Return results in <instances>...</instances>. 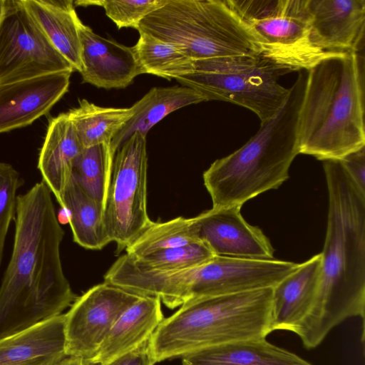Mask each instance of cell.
<instances>
[{
    "label": "cell",
    "instance_id": "obj_23",
    "mask_svg": "<svg viewBox=\"0 0 365 365\" xmlns=\"http://www.w3.org/2000/svg\"><path fill=\"white\" fill-rule=\"evenodd\" d=\"M68 214L73 241L88 250H101L109 242L104 207L91 198L71 178L61 205Z\"/></svg>",
    "mask_w": 365,
    "mask_h": 365
},
{
    "label": "cell",
    "instance_id": "obj_19",
    "mask_svg": "<svg viewBox=\"0 0 365 365\" xmlns=\"http://www.w3.org/2000/svg\"><path fill=\"white\" fill-rule=\"evenodd\" d=\"M83 149L67 113L52 118L39 153L38 168L43 181L61 205L74 161Z\"/></svg>",
    "mask_w": 365,
    "mask_h": 365
},
{
    "label": "cell",
    "instance_id": "obj_30",
    "mask_svg": "<svg viewBox=\"0 0 365 365\" xmlns=\"http://www.w3.org/2000/svg\"><path fill=\"white\" fill-rule=\"evenodd\" d=\"M20 185L17 170L9 163H0V265L8 230L16 215V193Z\"/></svg>",
    "mask_w": 365,
    "mask_h": 365
},
{
    "label": "cell",
    "instance_id": "obj_22",
    "mask_svg": "<svg viewBox=\"0 0 365 365\" xmlns=\"http://www.w3.org/2000/svg\"><path fill=\"white\" fill-rule=\"evenodd\" d=\"M203 96L186 86L152 88L131 108L133 115L118 132L110 143L113 153L135 133L145 135L148 130L166 115L182 107L205 102Z\"/></svg>",
    "mask_w": 365,
    "mask_h": 365
},
{
    "label": "cell",
    "instance_id": "obj_28",
    "mask_svg": "<svg viewBox=\"0 0 365 365\" xmlns=\"http://www.w3.org/2000/svg\"><path fill=\"white\" fill-rule=\"evenodd\" d=\"M215 256L205 244L199 241L157 251L138 258L128 257L135 266L143 269L172 271L203 264Z\"/></svg>",
    "mask_w": 365,
    "mask_h": 365
},
{
    "label": "cell",
    "instance_id": "obj_15",
    "mask_svg": "<svg viewBox=\"0 0 365 365\" xmlns=\"http://www.w3.org/2000/svg\"><path fill=\"white\" fill-rule=\"evenodd\" d=\"M79 34L83 83L99 88H124L144 73L133 46L102 37L82 22Z\"/></svg>",
    "mask_w": 365,
    "mask_h": 365
},
{
    "label": "cell",
    "instance_id": "obj_25",
    "mask_svg": "<svg viewBox=\"0 0 365 365\" xmlns=\"http://www.w3.org/2000/svg\"><path fill=\"white\" fill-rule=\"evenodd\" d=\"M139 34L133 48L144 73L170 80L194 71L193 60L178 46L145 33Z\"/></svg>",
    "mask_w": 365,
    "mask_h": 365
},
{
    "label": "cell",
    "instance_id": "obj_5",
    "mask_svg": "<svg viewBox=\"0 0 365 365\" xmlns=\"http://www.w3.org/2000/svg\"><path fill=\"white\" fill-rule=\"evenodd\" d=\"M272 288L188 301L163 319L149 339L155 362L238 340L266 337L271 330Z\"/></svg>",
    "mask_w": 365,
    "mask_h": 365
},
{
    "label": "cell",
    "instance_id": "obj_13",
    "mask_svg": "<svg viewBox=\"0 0 365 365\" xmlns=\"http://www.w3.org/2000/svg\"><path fill=\"white\" fill-rule=\"evenodd\" d=\"M73 71L0 83V133L31 124L65 95Z\"/></svg>",
    "mask_w": 365,
    "mask_h": 365
},
{
    "label": "cell",
    "instance_id": "obj_14",
    "mask_svg": "<svg viewBox=\"0 0 365 365\" xmlns=\"http://www.w3.org/2000/svg\"><path fill=\"white\" fill-rule=\"evenodd\" d=\"M311 37L322 51L335 54L364 48L365 0H308Z\"/></svg>",
    "mask_w": 365,
    "mask_h": 365
},
{
    "label": "cell",
    "instance_id": "obj_33",
    "mask_svg": "<svg viewBox=\"0 0 365 365\" xmlns=\"http://www.w3.org/2000/svg\"><path fill=\"white\" fill-rule=\"evenodd\" d=\"M54 365H91V363L81 358L66 356Z\"/></svg>",
    "mask_w": 365,
    "mask_h": 365
},
{
    "label": "cell",
    "instance_id": "obj_35",
    "mask_svg": "<svg viewBox=\"0 0 365 365\" xmlns=\"http://www.w3.org/2000/svg\"><path fill=\"white\" fill-rule=\"evenodd\" d=\"M6 6V0H0V24L4 18Z\"/></svg>",
    "mask_w": 365,
    "mask_h": 365
},
{
    "label": "cell",
    "instance_id": "obj_9",
    "mask_svg": "<svg viewBox=\"0 0 365 365\" xmlns=\"http://www.w3.org/2000/svg\"><path fill=\"white\" fill-rule=\"evenodd\" d=\"M146 135L135 132L116 151L104 205L106 230L118 252L153 222L147 211Z\"/></svg>",
    "mask_w": 365,
    "mask_h": 365
},
{
    "label": "cell",
    "instance_id": "obj_4",
    "mask_svg": "<svg viewBox=\"0 0 365 365\" xmlns=\"http://www.w3.org/2000/svg\"><path fill=\"white\" fill-rule=\"evenodd\" d=\"M307 82L300 71L289 96L277 113L241 148L214 161L203 173L204 185L213 208L240 206L289 178L299 154L298 116Z\"/></svg>",
    "mask_w": 365,
    "mask_h": 365
},
{
    "label": "cell",
    "instance_id": "obj_11",
    "mask_svg": "<svg viewBox=\"0 0 365 365\" xmlns=\"http://www.w3.org/2000/svg\"><path fill=\"white\" fill-rule=\"evenodd\" d=\"M140 297L105 282L77 297L64 314L66 356L91 359L119 317Z\"/></svg>",
    "mask_w": 365,
    "mask_h": 365
},
{
    "label": "cell",
    "instance_id": "obj_24",
    "mask_svg": "<svg viewBox=\"0 0 365 365\" xmlns=\"http://www.w3.org/2000/svg\"><path fill=\"white\" fill-rule=\"evenodd\" d=\"M68 116L83 148L110 143L133 115L130 108L98 106L86 99L69 110Z\"/></svg>",
    "mask_w": 365,
    "mask_h": 365
},
{
    "label": "cell",
    "instance_id": "obj_21",
    "mask_svg": "<svg viewBox=\"0 0 365 365\" xmlns=\"http://www.w3.org/2000/svg\"><path fill=\"white\" fill-rule=\"evenodd\" d=\"M182 365H312L266 337L230 341L182 356Z\"/></svg>",
    "mask_w": 365,
    "mask_h": 365
},
{
    "label": "cell",
    "instance_id": "obj_27",
    "mask_svg": "<svg viewBox=\"0 0 365 365\" xmlns=\"http://www.w3.org/2000/svg\"><path fill=\"white\" fill-rule=\"evenodd\" d=\"M196 242L199 240L194 218L178 217L163 222H152L125 250L129 257L138 258L157 251Z\"/></svg>",
    "mask_w": 365,
    "mask_h": 365
},
{
    "label": "cell",
    "instance_id": "obj_20",
    "mask_svg": "<svg viewBox=\"0 0 365 365\" xmlns=\"http://www.w3.org/2000/svg\"><path fill=\"white\" fill-rule=\"evenodd\" d=\"M29 16L52 46L71 63L82 70L78 18L71 0H21Z\"/></svg>",
    "mask_w": 365,
    "mask_h": 365
},
{
    "label": "cell",
    "instance_id": "obj_6",
    "mask_svg": "<svg viewBox=\"0 0 365 365\" xmlns=\"http://www.w3.org/2000/svg\"><path fill=\"white\" fill-rule=\"evenodd\" d=\"M137 30L178 46L193 61L261 53L227 0H168Z\"/></svg>",
    "mask_w": 365,
    "mask_h": 365
},
{
    "label": "cell",
    "instance_id": "obj_31",
    "mask_svg": "<svg viewBox=\"0 0 365 365\" xmlns=\"http://www.w3.org/2000/svg\"><path fill=\"white\" fill-rule=\"evenodd\" d=\"M339 160L353 181L365 192V146L347 154Z\"/></svg>",
    "mask_w": 365,
    "mask_h": 365
},
{
    "label": "cell",
    "instance_id": "obj_8",
    "mask_svg": "<svg viewBox=\"0 0 365 365\" xmlns=\"http://www.w3.org/2000/svg\"><path fill=\"white\" fill-rule=\"evenodd\" d=\"M227 1L254 34L261 53L293 72L334 55L312 42L308 0Z\"/></svg>",
    "mask_w": 365,
    "mask_h": 365
},
{
    "label": "cell",
    "instance_id": "obj_1",
    "mask_svg": "<svg viewBox=\"0 0 365 365\" xmlns=\"http://www.w3.org/2000/svg\"><path fill=\"white\" fill-rule=\"evenodd\" d=\"M63 235L43 180L18 195L13 250L0 286V338L62 314L77 298L63 270Z\"/></svg>",
    "mask_w": 365,
    "mask_h": 365
},
{
    "label": "cell",
    "instance_id": "obj_17",
    "mask_svg": "<svg viewBox=\"0 0 365 365\" xmlns=\"http://www.w3.org/2000/svg\"><path fill=\"white\" fill-rule=\"evenodd\" d=\"M322 254L306 262L272 288L271 330L293 331L311 310L319 290Z\"/></svg>",
    "mask_w": 365,
    "mask_h": 365
},
{
    "label": "cell",
    "instance_id": "obj_3",
    "mask_svg": "<svg viewBox=\"0 0 365 365\" xmlns=\"http://www.w3.org/2000/svg\"><path fill=\"white\" fill-rule=\"evenodd\" d=\"M364 50L328 56L307 71L299 153L340 160L365 146Z\"/></svg>",
    "mask_w": 365,
    "mask_h": 365
},
{
    "label": "cell",
    "instance_id": "obj_34",
    "mask_svg": "<svg viewBox=\"0 0 365 365\" xmlns=\"http://www.w3.org/2000/svg\"><path fill=\"white\" fill-rule=\"evenodd\" d=\"M132 353L128 354L127 355H125V356H122V357H120V358L113 361V362H111L110 364H109L108 365H125L126 363L128 362V361L130 359V356L132 355ZM90 363H91V365H96V364H93L91 362H90Z\"/></svg>",
    "mask_w": 365,
    "mask_h": 365
},
{
    "label": "cell",
    "instance_id": "obj_32",
    "mask_svg": "<svg viewBox=\"0 0 365 365\" xmlns=\"http://www.w3.org/2000/svg\"><path fill=\"white\" fill-rule=\"evenodd\" d=\"M148 341L132 353L125 365H154L156 363L151 354Z\"/></svg>",
    "mask_w": 365,
    "mask_h": 365
},
{
    "label": "cell",
    "instance_id": "obj_2",
    "mask_svg": "<svg viewBox=\"0 0 365 365\" xmlns=\"http://www.w3.org/2000/svg\"><path fill=\"white\" fill-rule=\"evenodd\" d=\"M329 195L326 238L314 303L292 332L308 349L345 319L365 314V192L339 160L323 163Z\"/></svg>",
    "mask_w": 365,
    "mask_h": 365
},
{
    "label": "cell",
    "instance_id": "obj_16",
    "mask_svg": "<svg viewBox=\"0 0 365 365\" xmlns=\"http://www.w3.org/2000/svg\"><path fill=\"white\" fill-rule=\"evenodd\" d=\"M164 319L160 298L140 296L117 319L96 354L88 361L108 365L148 341Z\"/></svg>",
    "mask_w": 365,
    "mask_h": 365
},
{
    "label": "cell",
    "instance_id": "obj_18",
    "mask_svg": "<svg viewBox=\"0 0 365 365\" xmlns=\"http://www.w3.org/2000/svg\"><path fill=\"white\" fill-rule=\"evenodd\" d=\"M65 357L63 314L0 338V365H54Z\"/></svg>",
    "mask_w": 365,
    "mask_h": 365
},
{
    "label": "cell",
    "instance_id": "obj_7",
    "mask_svg": "<svg viewBox=\"0 0 365 365\" xmlns=\"http://www.w3.org/2000/svg\"><path fill=\"white\" fill-rule=\"evenodd\" d=\"M194 71L175 80L201 94L205 101H220L244 107L261 123L285 103L289 88L279 78L293 72L261 53L193 61Z\"/></svg>",
    "mask_w": 365,
    "mask_h": 365
},
{
    "label": "cell",
    "instance_id": "obj_10",
    "mask_svg": "<svg viewBox=\"0 0 365 365\" xmlns=\"http://www.w3.org/2000/svg\"><path fill=\"white\" fill-rule=\"evenodd\" d=\"M74 71L52 46L21 0H6L0 24V83Z\"/></svg>",
    "mask_w": 365,
    "mask_h": 365
},
{
    "label": "cell",
    "instance_id": "obj_12",
    "mask_svg": "<svg viewBox=\"0 0 365 365\" xmlns=\"http://www.w3.org/2000/svg\"><path fill=\"white\" fill-rule=\"evenodd\" d=\"M240 210V206L212 207L193 217L197 240L217 256L273 259L269 240L247 223Z\"/></svg>",
    "mask_w": 365,
    "mask_h": 365
},
{
    "label": "cell",
    "instance_id": "obj_29",
    "mask_svg": "<svg viewBox=\"0 0 365 365\" xmlns=\"http://www.w3.org/2000/svg\"><path fill=\"white\" fill-rule=\"evenodd\" d=\"M168 0H104L77 1L76 5L81 6H102L106 16L120 29L131 27L138 29L141 21L153 11L163 6Z\"/></svg>",
    "mask_w": 365,
    "mask_h": 365
},
{
    "label": "cell",
    "instance_id": "obj_26",
    "mask_svg": "<svg viewBox=\"0 0 365 365\" xmlns=\"http://www.w3.org/2000/svg\"><path fill=\"white\" fill-rule=\"evenodd\" d=\"M114 156L110 145L101 143L83 148L73 166L71 178L103 207Z\"/></svg>",
    "mask_w": 365,
    "mask_h": 365
}]
</instances>
